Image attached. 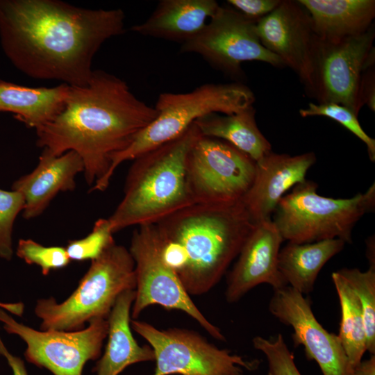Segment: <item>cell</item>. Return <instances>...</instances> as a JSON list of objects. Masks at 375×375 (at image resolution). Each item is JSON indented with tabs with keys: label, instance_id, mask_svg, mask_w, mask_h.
<instances>
[{
	"label": "cell",
	"instance_id": "obj_1",
	"mask_svg": "<svg viewBox=\"0 0 375 375\" xmlns=\"http://www.w3.org/2000/svg\"><path fill=\"white\" fill-rule=\"evenodd\" d=\"M120 8L88 9L58 0H0V43L12 65L42 80L84 86L101 45L124 33Z\"/></svg>",
	"mask_w": 375,
	"mask_h": 375
},
{
	"label": "cell",
	"instance_id": "obj_2",
	"mask_svg": "<svg viewBox=\"0 0 375 375\" xmlns=\"http://www.w3.org/2000/svg\"><path fill=\"white\" fill-rule=\"evenodd\" d=\"M156 116L155 108L137 98L126 81L96 69L86 85L69 86L62 112L35 129L36 145L53 156L76 152L92 187L107 175L113 156Z\"/></svg>",
	"mask_w": 375,
	"mask_h": 375
},
{
	"label": "cell",
	"instance_id": "obj_3",
	"mask_svg": "<svg viewBox=\"0 0 375 375\" xmlns=\"http://www.w3.org/2000/svg\"><path fill=\"white\" fill-rule=\"evenodd\" d=\"M154 224L162 260L193 296L219 282L255 226L241 201L194 203Z\"/></svg>",
	"mask_w": 375,
	"mask_h": 375
},
{
	"label": "cell",
	"instance_id": "obj_4",
	"mask_svg": "<svg viewBox=\"0 0 375 375\" xmlns=\"http://www.w3.org/2000/svg\"><path fill=\"white\" fill-rule=\"evenodd\" d=\"M201 136L193 123L176 139L133 160L124 197L108 218L113 233L133 225L154 224L194 204L188 185L186 161L192 146Z\"/></svg>",
	"mask_w": 375,
	"mask_h": 375
},
{
	"label": "cell",
	"instance_id": "obj_5",
	"mask_svg": "<svg viewBox=\"0 0 375 375\" xmlns=\"http://www.w3.org/2000/svg\"><path fill=\"white\" fill-rule=\"evenodd\" d=\"M253 92L246 85L206 83L183 93L163 92L154 106L156 118L137 134L131 144L113 156L106 177L98 188L106 190L119 165L134 160L183 134L199 118L210 114L231 115L253 106Z\"/></svg>",
	"mask_w": 375,
	"mask_h": 375
},
{
	"label": "cell",
	"instance_id": "obj_6",
	"mask_svg": "<svg viewBox=\"0 0 375 375\" xmlns=\"http://www.w3.org/2000/svg\"><path fill=\"white\" fill-rule=\"evenodd\" d=\"M135 286L134 260L128 249L114 242L91 261L68 298L60 303L53 297L40 299L34 312L42 331H78L92 319H108L117 297Z\"/></svg>",
	"mask_w": 375,
	"mask_h": 375
},
{
	"label": "cell",
	"instance_id": "obj_7",
	"mask_svg": "<svg viewBox=\"0 0 375 375\" xmlns=\"http://www.w3.org/2000/svg\"><path fill=\"white\" fill-rule=\"evenodd\" d=\"M317 190L316 183L306 180L278 201L272 221L283 240L303 244L339 238L351 243L356 224L374 210V183L347 199L321 196Z\"/></svg>",
	"mask_w": 375,
	"mask_h": 375
},
{
	"label": "cell",
	"instance_id": "obj_8",
	"mask_svg": "<svg viewBox=\"0 0 375 375\" xmlns=\"http://www.w3.org/2000/svg\"><path fill=\"white\" fill-rule=\"evenodd\" d=\"M131 327L153 351V375H244V369L254 371L259 365L258 360H248L219 349L192 330L158 329L132 319Z\"/></svg>",
	"mask_w": 375,
	"mask_h": 375
},
{
	"label": "cell",
	"instance_id": "obj_9",
	"mask_svg": "<svg viewBox=\"0 0 375 375\" xmlns=\"http://www.w3.org/2000/svg\"><path fill=\"white\" fill-rule=\"evenodd\" d=\"M128 251L135 262L136 276L132 319H138L147 308L158 305L167 310L184 312L213 338L226 341L221 330L202 314L177 275L162 260L155 224L138 226L133 233Z\"/></svg>",
	"mask_w": 375,
	"mask_h": 375
},
{
	"label": "cell",
	"instance_id": "obj_10",
	"mask_svg": "<svg viewBox=\"0 0 375 375\" xmlns=\"http://www.w3.org/2000/svg\"><path fill=\"white\" fill-rule=\"evenodd\" d=\"M256 162L231 144L201 136L187 157V181L194 203L242 201L255 176Z\"/></svg>",
	"mask_w": 375,
	"mask_h": 375
},
{
	"label": "cell",
	"instance_id": "obj_11",
	"mask_svg": "<svg viewBox=\"0 0 375 375\" xmlns=\"http://www.w3.org/2000/svg\"><path fill=\"white\" fill-rule=\"evenodd\" d=\"M0 322L8 333L26 343V360L53 375H82L85 364L100 357L108 329L107 319L94 318L78 331L35 330L19 323L1 308Z\"/></svg>",
	"mask_w": 375,
	"mask_h": 375
},
{
	"label": "cell",
	"instance_id": "obj_12",
	"mask_svg": "<svg viewBox=\"0 0 375 375\" xmlns=\"http://www.w3.org/2000/svg\"><path fill=\"white\" fill-rule=\"evenodd\" d=\"M256 23L231 6H219L203 29L181 44L180 52L198 54L233 78L243 76L241 65L246 61L283 66L260 42Z\"/></svg>",
	"mask_w": 375,
	"mask_h": 375
},
{
	"label": "cell",
	"instance_id": "obj_13",
	"mask_svg": "<svg viewBox=\"0 0 375 375\" xmlns=\"http://www.w3.org/2000/svg\"><path fill=\"white\" fill-rule=\"evenodd\" d=\"M374 24L364 33L338 41L316 37L313 97L318 103L344 106L358 115V91L367 58L374 48Z\"/></svg>",
	"mask_w": 375,
	"mask_h": 375
},
{
	"label": "cell",
	"instance_id": "obj_14",
	"mask_svg": "<svg viewBox=\"0 0 375 375\" xmlns=\"http://www.w3.org/2000/svg\"><path fill=\"white\" fill-rule=\"evenodd\" d=\"M269 310L293 329L294 344L302 345L308 360L323 375H352L353 368L338 335L328 332L315 318L310 301L290 285L274 290Z\"/></svg>",
	"mask_w": 375,
	"mask_h": 375
},
{
	"label": "cell",
	"instance_id": "obj_15",
	"mask_svg": "<svg viewBox=\"0 0 375 375\" xmlns=\"http://www.w3.org/2000/svg\"><path fill=\"white\" fill-rule=\"evenodd\" d=\"M262 44L291 68L313 97V57L316 35L310 17L298 1L284 0L256 21Z\"/></svg>",
	"mask_w": 375,
	"mask_h": 375
},
{
	"label": "cell",
	"instance_id": "obj_16",
	"mask_svg": "<svg viewBox=\"0 0 375 375\" xmlns=\"http://www.w3.org/2000/svg\"><path fill=\"white\" fill-rule=\"evenodd\" d=\"M283 241L272 219L255 224L227 276L225 297L228 303L239 301L260 284H269L274 290L288 285L278 269Z\"/></svg>",
	"mask_w": 375,
	"mask_h": 375
},
{
	"label": "cell",
	"instance_id": "obj_17",
	"mask_svg": "<svg viewBox=\"0 0 375 375\" xmlns=\"http://www.w3.org/2000/svg\"><path fill=\"white\" fill-rule=\"evenodd\" d=\"M316 160L313 152L290 156L271 151L256 162L253 181L241 201L255 224L272 219L285 192L306 181Z\"/></svg>",
	"mask_w": 375,
	"mask_h": 375
},
{
	"label": "cell",
	"instance_id": "obj_18",
	"mask_svg": "<svg viewBox=\"0 0 375 375\" xmlns=\"http://www.w3.org/2000/svg\"><path fill=\"white\" fill-rule=\"evenodd\" d=\"M83 170L82 159L76 152L53 156L42 149L36 167L11 187L24 197L22 217L31 219L40 216L59 192L73 191L76 176Z\"/></svg>",
	"mask_w": 375,
	"mask_h": 375
},
{
	"label": "cell",
	"instance_id": "obj_19",
	"mask_svg": "<svg viewBox=\"0 0 375 375\" xmlns=\"http://www.w3.org/2000/svg\"><path fill=\"white\" fill-rule=\"evenodd\" d=\"M219 6L215 0H161L148 19L131 30L183 44L203 29Z\"/></svg>",
	"mask_w": 375,
	"mask_h": 375
},
{
	"label": "cell",
	"instance_id": "obj_20",
	"mask_svg": "<svg viewBox=\"0 0 375 375\" xmlns=\"http://www.w3.org/2000/svg\"><path fill=\"white\" fill-rule=\"evenodd\" d=\"M135 290L123 292L117 299L108 317V341L103 356L92 372L96 375H119L138 362L154 361L150 346H140L131 330V312Z\"/></svg>",
	"mask_w": 375,
	"mask_h": 375
},
{
	"label": "cell",
	"instance_id": "obj_21",
	"mask_svg": "<svg viewBox=\"0 0 375 375\" xmlns=\"http://www.w3.org/2000/svg\"><path fill=\"white\" fill-rule=\"evenodd\" d=\"M308 13L314 33L338 41L365 32L374 23V0H299Z\"/></svg>",
	"mask_w": 375,
	"mask_h": 375
},
{
	"label": "cell",
	"instance_id": "obj_22",
	"mask_svg": "<svg viewBox=\"0 0 375 375\" xmlns=\"http://www.w3.org/2000/svg\"><path fill=\"white\" fill-rule=\"evenodd\" d=\"M69 85L31 88L0 80V112H8L35 129L53 120L63 110Z\"/></svg>",
	"mask_w": 375,
	"mask_h": 375
},
{
	"label": "cell",
	"instance_id": "obj_23",
	"mask_svg": "<svg viewBox=\"0 0 375 375\" xmlns=\"http://www.w3.org/2000/svg\"><path fill=\"white\" fill-rule=\"evenodd\" d=\"M345 244L339 238L303 244L289 242L279 251L278 269L288 285L308 294L322 268Z\"/></svg>",
	"mask_w": 375,
	"mask_h": 375
},
{
	"label": "cell",
	"instance_id": "obj_24",
	"mask_svg": "<svg viewBox=\"0 0 375 375\" xmlns=\"http://www.w3.org/2000/svg\"><path fill=\"white\" fill-rule=\"evenodd\" d=\"M201 135L224 140L255 162L272 151V145L258 127L253 106L240 112L210 113L194 122Z\"/></svg>",
	"mask_w": 375,
	"mask_h": 375
},
{
	"label": "cell",
	"instance_id": "obj_25",
	"mask_svg": "<svg viewBox=\"0 0 375 375\" xmlns=\"http://www.w3.org/2000/svg\"><path fill=\"white\" fill-rule=\"evenodd\" d=\"M331 277L341 307L342 317L338 336L353 368L362 360L367 351L362 307L356 294L338 271L333 272Z\"/></svg>",
	"mask_w": 375,
	"mask_h": 375
},
{
	"label": "cell",
	"instance_id": "obj_26",
	"mask_svg": "<svg viewBox=\"0 0 375 375\" xmlns=\"http://www.w3.org/2000/svg\"><path fill=\"white\" fill-rule=\"evenodd\" d=\"M358 297L361 304L367 339V351L375 353V267L362 272L357 268L338 271Z\"/></svg>",
	"mask_w": 375,
	"mask_h": 375
},
{
	"label": "cell",
	"instance_id": "obj_27",
	"mask_svg": "<svg viewBox=\"0 0 375 375\" xmlns=\"http://www.w3.org/2000/svg\"><path fill=\"white\" fill-rule=\"evenodd\" d=\"M299 115L303 117L324 116L338 122L365 143L370 160L374 162L375 140L365 132L358 115L349 108L333 103H310L307 108L299 110Z\"/></svg>",
	"mask_w": 375,
	"mask_h": 375
},
{
	"label": "cell",
	"instance_id": "obj_28",
	"mask_svg": "<svg viewBox=\"0 0 375 375\" xmlns=\"http://www.w3.org/2000/svg\"><path fill=\"white\" fill-rule=\"evenodd\" d=\"M16 255L27 264L38 266L44 276L67 267L71 262L65 247H45L31 239L18 241Z\"/></svg>",
	"mask_w": 375,
	"mask_h": 375
},
{
	"label": "cell",
	"instance_id": "obj_29",
	"mask_svg": "<svg viewBox=\"0 0 375 375\" xmlns=\"http://www.w3.org/2000/svg\"><path fill=\"white\" fill-rule=\"evenodd\" d=\"M108 219H97L92 231L85 237L68 242L65 247L70 260H93L115 242Z\"/></svg>",
	"mask_w": 375,
	"mask_h": 375
},
{
	"label": "cell",
	"instance_id": "obj_30",
	"mask_svg": "<svg viewBox=\"0 0 375 375\" xmlns=\"http://www.w3.org/2000/svg\"><path fill=\"white\" fill-rule=\"evenodd\" d=\"M256 350L261 351L268 364L267 375H302L299 371L293 353L289 350L281 334L275 339L256 336L252 340Z\"/></svg>",
	"mask_w": 375,
	"mask_h": 375
},
{
	"label": "cell",
	"instance_id": "obj_31",
	"mask_svg": "<svg viewBox=\"0 0 375 375\" xmlns=\"http://www.w3.org/2000/svg\"><path fill=\"white\" fill-rule=\"evenodd\" d=\"M24 207V199L18 191L0 189V258L9 261L13 255L12 231L15 221Z\"/></svg>",
	"mask_w": 375,
	"mask_h": 375
},
{
	"label": "cell",
	"instance_id": "obj_32",
	"mask_svg": "<svg viewBox=\"0 0 375 375\" xmlns=\"http://www.w3.org/2000/svg\"><path fill=\"white\" fill-rule=\"evenodd\" d=\"M281 0H228L231 8L247 17L257 21L272 12Z\"/></svg>",
	"mask_w": 375,
	"mask_h": 375
},
{
	"label": "cell",
	"instance_id": "obj_33",
	"mask_svg": "<svg viewBox=\"0 0 375 375\" xmlns=\"http://www.w3.org/2000/svg\"><path fill=\"white\" fill-rule=\"evenodd\" d=\"M367 105L375 110V72L374 66L365 69L360 76L358 91V108Z\"/></svg>",
	"mask_w": 375,
	"mask_h": 375
},
{
	"label": "cell",
	"instance_id": "obj_34",
	"mask_svg": "<svg viewBox=\"0 0 375 375\" xmlns=\"http://www.w3.org/2000/svg\"><path fill=\"white\" fill-rule=\"evenodd\" d=\"M0 356H3L12 369V375H28L24 360L12 354L0 338Z\"/></svg>",
	"mask_w": 375,
	"mask_h": 375
},
{
	"label": "cell",
	"instance_id": "obj_35",
	"mask_svg": "<svg viewBox=\"0 0 375 375\" xmlns=\"http://www.w3.org/2000/svg\"><path fill=\"white\" fill-rule=\"evenodd\" d=\"M352 375H375V356L372 355L353 367Z\"/></svg>",
	"mask_w": 375,
	"mask_h": 375
},
{
	"label": "cell",
	"instance_id": "obj_36",
	"mask_svg": "<svg viewBox=\"0 0 375 375\" xmlns=\"http://www.w3.org/2000/svg\"><path fill=\"white\" fill-rule=\"evenodd\" d=\"M374 244V236H371L367 239L366 256L370 265L369 267H375Z\"/></svg>",
	"mask_w": 375,
	"mask_h": 375
}]
</instances>
